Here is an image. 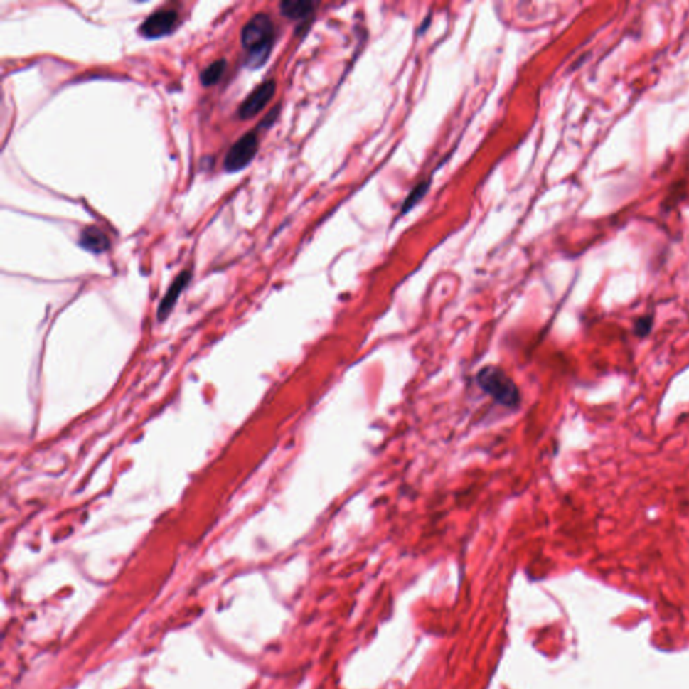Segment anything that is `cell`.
Segmentation results:
<instances>
[{
    "instance_id": "3",
    "label": "cell",
    "mask_w": 689,
    "mask_h": 689,
    "mask_svg": "<svg viewBox=\"0 0 689 689\" xmlns=\"http://www.w3.org/2000/svg\"><path fill=\"white\" fill-rule=\"evenodd\" d=\"M259 138L255 131L247 132L238 139L226 154L224 169L228 173H238L248 167L257 155Z\"/></svg>"
},
{
    "instance_id": "6",
    "label": "cell",
    "mask_w": 689,
    "mask_h": 689,
    "mask_svg": "<svg viewBox=\"0 0 689 689\" xmlns=\"http://www.w3.org/2000/svg\"><path fill=\"white\" fill-rule=\"evenodd\" d=\"M190 279H191L190 271H182L179 275L176 276V280L173 282L170 289H167L164 299L159 304V309H158V319L159 321H164L169 316V314L171 313L179 295L182 294L183 289H186Z\"/></svg>"
},
{
    "instance_id": "8",
    "label": "cell",
    "mask_w": 689,
    "mask_h": 689,
    "mask_svg": "<svg viewBox=\"0 0 689 689\" xmlns=\"http://www.w3.org/2000/svg\"><path fill=\"white\" fill-rule=\"evenodd\" d=\"M316 6L318 4L314 3V1H304V0L289 1V0H287V1H282L279 4V9H280L282 15H284L286 18L292 19V21H303V19H307L315 11Z\"/></svg>"
},
{
    "instance_id": "4",
    "label": "cell",
    "mask_w": 689,
    "mask_h": 689,
    "mask_svg": "<svg viewBox=\"0 0 689 689\" xmlns=\"http://www.w3.org/2000/svg\"><path fill=\"white\" fill-rule=\"evenodd\" d=\"M179 23V14L174 9H161L140 26L139 33L147 39H159L171 34Z\"/></svg>"
},
{
    "instance_id": "10",
    "label": "cell",
    "mask_w": 689,
    "mask_h": 689,
    "mask_svg": "<svg viewBox=\"0 0 689 689\" xmlns=\"http://www.w3.org/2000/svg\"><path fill=\"white\" fill-rule=\"evenodd\" d=\"M428 186H429V182H420L416 188L411 191V194L407 197V200L404 201L402 203V210L401 213H407L410 212L415 205L422 200L424 196H426L427 190H428Z\"/></svg>"
},
{
    "instance_id": "5",
    "label": "cell",
    "mask_w": 689,
    "mask_h": 689,
    "mask_svg": "<svg viewBox=\"0 0 689 689\" xmlns=\"http://www.w3.org/2000/svg\"><path fill=\"white\" fill-rule=\"evenodd\" d=\"M276 82L274 80L264 81L260 85L252 90L238 107L237 116L240 120H251L255 116L263 111L275 96Z\"/></svg>"
},
{
    "instance_id": "2",
    "label": "cell",
    "mask_w": 689,
    "mask_h": 689,
    "mask_svg": "<svg viewBox=\"0 0 689 689\" xmlns=\"http://www.w3.org/2000/svg\"><path fill=\"white\" fill-rule=\"evenodd\" d=\"M478 385L493 399L506 407H514L520 402V393L512 378L503 370L488 366L478 373Z\"/></svg>"
},
{
    "instance_id": "11",
    "label": "cell",
    "mask_w": 689,
    "mask_h": 689,
    "mask_svg": "<svg viewBox=\"0 0 689 689\" xmlns=\"http://www.w3.org/2000/svg\"><path fill=\"white\" fill-rule=\"evenodd\" d=\"M653 327V316L652 315H643L639 318L634 324V333L639 336V338H643L646 337L651 331H652Z\"/></svg>"
},
{
    "instance_id": "7",
    "label": "cell",
    "mask_w": 689,
    "mask_h": 689,
    "mask_svg": "<svg viewBox=\"0 0 689 689\" xmlns=\"http://www.w3.org/2000/svg\"><path fill=\"white\" fill-rule=\"evenodd\" d=\"M78 244L85 251L102 253L110 248V238L97 226H87L80 235Z\"/></svg>"
},
{
    "instance_id": "1",
    "label": "cell",
    "mask_w": 689,
    "mask_h": 689,
    "mask_svg": "<svg viewBox=\"0 0 689 689\" xmlns=\"http://www.w3.org/2000/svg\"><path fill=\"white\" fill-rule=\"evenodd\" d=\"M275 42V26L268 14L253 15L241 30V43L247 51L245 65L259 69L268 61Z\"/></svg>"
},
{
    "instance_id": "9",
    "label": "cell",
    "mask_w": 689,
    "mask_h": 689,
    "mask_svg": "<svg viewBox=\"0 0 689 689\" xmlns=\"http://www.w3.org/2000/svg\"><path fill=\"white\" fill-rule=\"evenodd\" d=\"M225 69L226 61L224 58H221L218 61H214V63H210L208 68H205L201 72V84L203 87H212L214 84H217L223 78Z\"/></svg>"
}]
</instances>
